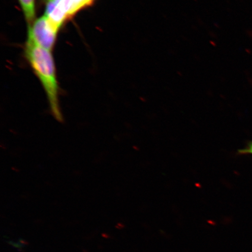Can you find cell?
Instances as JSON below:
<instances>
[{
    "instance_id": "6da1fadb",
    "label": "cell",
    "mask_w": 252,
    "mask_h": 252,
    "mask_svg": "<svg viewBox=\"0 0 252 252\" xmlns=\"http://www.w3.org/2000/svg\"><path fill=\"white\" fill-rule=\"evenodd\" d=\"M25 55L45 91L53 117L57 121L62 122L63 116L59 100V85L51 51L41 47L28 34Z\"/></svg>"
},
{
    "instance_id": "7a4b0ae2",
    "label": "cell",
    "mask_w": 252,
    "mask_h": 252,
    "mask_svg": "<svg viewBox=\"0 0 252 252\" xmlns=\"http://www.w3.org/2000/svg\"><path fill=\"white\" fill-rule=\"evenodd\" d=\"M60 28L45 14L37 19L31 27H28V34L41 47L52 51Z\"/></svg>"
},
{
    "instance_id": "3957f363",
    "label": "cell",
    "mask_w": 252,
    "mask_h": 252,
    "mask_svg": "<svg viewBox=\"0 0 252 252\" xmlns=\"http://www.w3.org/2000/svg\"><path fill=\"white\" fill-rule=\"evenodd\" d=\"M22 10L28 24V27L31 26L35 21L36 0H18Z\"/></svg>"
},
{
    "instance_id": "277c9868",
    "label": "cell",
    "mask_w": 252,
    "mask_h": 252,
    "mask_svg": "<svg viewBox=\"0 0 252 252\" xmlns=\"http://www.w3.org/2000/svg\"><path fill=\"white\" fill-rule=\"evenodd\" d=\"M239 153L241 154H252V142L249 144L245 149L239 150Z\"/></svg>"
}]
</instances>
